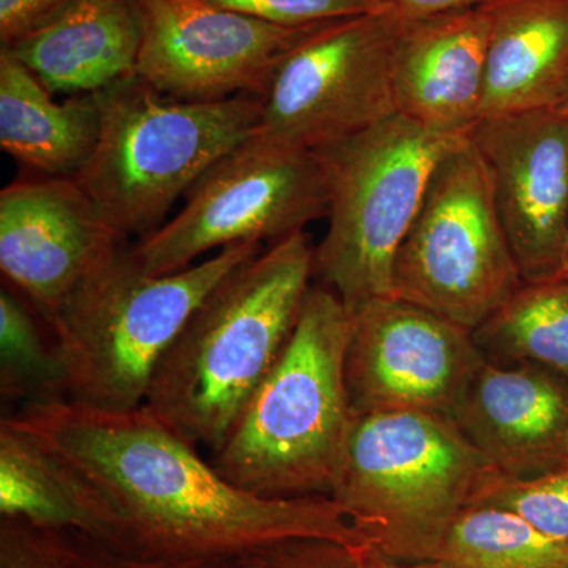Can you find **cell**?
<instances>
[{"label":"cell","mask_w":568,"mask_h":568,"mask_svg":"<svg viewBox=\"0 0 568 568\" xmlns=\"http://www.w3.org/2000/svg\"><path fill=\"white\" fill-rule=\"evenodd\" d=\"M491 21L484 3L420 20H399L394 50L398 114L448 138L481 119Z\"/></svg>","instance_id":"2e32d148"},{"label":"cell","mask_w":568,"mask_h":568,"mask_svg":"<svg viewBox=\"0 0 568 568\" xmlns=\"http://www.w3.org/2000/svg\"><path fill=\"white\" fill-rule=\"evenodd\" d=\"M95 97L99 140L73 178L125 239L159 230L175 201L263 119L260 97L179 100L138 74Z\"/></svg>","instance_id":"5b68a950"},{"label":"cell","mask_w":568,"mask_h":568,"mask_svg":"<svg viewBox=\"0 0 568 568\" xmlns=\"http://www.w3.org/2000/svg\"><path fill=\"white\" fill-rule=\"evenodd\" d=\"M312 276L315 246L305 231L235 267L164 354L142 407L215 452L286 346Z\"/></svg>","instance_id":"7a4b0ae2"},{"label":"cell","mask_w":568,"mask_h":568,"mask_svg":"<svg viewBox=\"0 0 568 568\" xmlns=\"http://www.w3.org/2000/svg\"><path fill=\"white\" fill-rule=\"evenodd\" d=\"M328 190L316 151L256 132L213 164L171 222L130 246L149 275H170L215 248L280 241L327 216Z\"/></svg>","instance_id":"9c48e42d"},{"label":"cell","mask_w":568,"mask_h":568,"mask_svg":"<svg viewBox=\"0 0 568 568\" xmlns=\"http://www.w3.org/2000/svg\"><path fill=\"white\" fill-rule=\"evenodd\" d=\"M351 328L345 302L323 284L310 286L282 354L212 452L224 480L265 499L331 497L354 422Z\"/></svg>","instance_id":"3957f363"},{"label":"cell","mask_w":568,"mask_h":568,"mask_svg":"<svg viewBox=\"0 0 568 568\" xmlns=\"http://www.w3.org/2000/svg\"><path fill=\"white\" fill-rule=\"evenodd\" d=\"M484 0H383L387 13L403 21L420 20L477 6Z\"/></svg>","instance_id":"f546056e"},{"label":"cell","mask_w":568,"mask_h":568,"mask_svg":"<svg viewBox=\"0 0 568 568\" xmlns=\"http://www.w3.org/2000/svg\"><path fill=\"white\" fill-rule=\"evenodd\" d=\"M489 29L481 118L558 108L568 93V0H484Z\"/></svg>","instance_id":"ac0fdd59"},{"label":"cell","mask_w":568,"mask_h":568,"mask_svg":"<svg viewBox=\"0 0 568 568\" xmlns=\"http://www.w3.org/2000/svg\"><path fill=\"white\" fill-rule=\"evenodd\" d=\"M398 28L383 11L310 32L272 74L257 132L316 151L392 118Z\"/></svg>","instance_id":"30bf717a"},{"label":"cell","mask_w":568,"mask_h":568,"mask_svg":"<svg viewBox=\"0 0 568 568\" xmlns=\"http://www.w3.org/2000/svg\"><path fill=\"white\" fill-rule=\"evenodd\" d=\"M564 274L568 275V233H567L566 253H564Z\"/></svg>","instance_id":"4dcf8cb0"},{"label":"cell","mask_w":568,"mask_h":568,"mask_svg":"<svg viewBox=\"0 0 568 568\" xmlns=\"http://www.w3.org/2000/svg\"><path fill=\"white\" fill-rule=\"evenodd\" d=\"M224 7L280 26H313L325 22L383 13V0H209Z\"/></svg>","instance_id":"484cf974"},{"label":"cell","mask_w":568,"mask_h":568,"mask_svg":"<svg viewBox=\"0 0 568 568\" xmlns=\"http://www.w3.org/2000/svg\"><path fill=\"white\" fill-rule=\"evenodd\" d=\"M523 284L469 134L437 164L396 253L392 295L476 331Z\"/></svg>","instance_id":"ba28073f"},{"label":"cell","mask_w":568,"mask_h":568,"mask_svg":"<svg viewBox=\"0 0 568 568\" xmlns=\"http://www.w3.org/2000/svg\"><path fill=\"white\" fill-rule=\"evenodd\" d=\"M0 568H78L65 529L0 518Z\"/></svg>","instance_id":"4316f807"},{"label":"cell","mask_w":568,"mask_h":568,"mask_svg":"<svg viewBox=\"0 0 568 568\" xmlns=\"http://www.w3.org/2000/svg\"><path fill=\"white\" fill-rule=\"evenodd\" d=\"M435 562L446 568H568V544L515 511L476 503L454 519Z\"/></svg>","instance_id":"7402d4cb"},{"label":"cell","mask_w":568,"mask_h":568,"mask_svg":"<svg viewBox=\"0 0 568 568\" xmlns=\"http://www.w3.org/2000/svg\"><path fill=\"white\" fill-rule=\"evenodd\" d=\"M454 420L511 480L568 465V381L541 366L485 362Z\"/></svg>","instance_id":"9a60e30c"},{"label":"cell","mask_w":568,"mask_h":568,"mask_svg":"<svg viewBox=\"0 0 568 568\" xmlns=\"http://www.w3.org/2000/svg\"><path fill=\"white\" fill-rule=\"evenodd\" d=\"M261 242L222 248L170 275H149L123 245L93 271L51 321L63 398L103 410L142 407L156 366L194 310Z\"/></svg>","instance_id":"277c9868"},{"label":"cell","mask_w":568,"mask_h":568,"mask_svg":"<svg viewBox=\"0 0 568 568\" xmlns=\"http://www.w3.org/2000/svg\"><path fill=\"white\" fill-rule=\"evenodd\" d=\"M140 0H74L3 51L51 93L88 95L136 74Z\"/></svg>","instance_id":"e0dca14e"},{"label":"cell","mask_w":568,"mask_h":568,"mask_svg":"<svg viewBox=\"0 0 568 568\" xmlns=\"http://www.w3.org/2000/svg\"><path fill=\"white\" fill-rule=\"evenodd\" d=\"M469 140L491 181L497 215L523 282L564 274L568 233V112L487 115Z\"/></svg>","instance_id":"4fadbf2b"},{"label":"cell","mask_w":568,"mask_h":568,"mask_svg":"<svg viewBox=\"0 0 568 568\" xmlns=\"http://www.w3.org/2000/svg\"><path fill=\"white\" fill-rule=\"evenodd\" d=\"M84 481L102 544L151 560L239 559L284 538L369 544L331 497L265 499L224 480L197 447L144 407L58 399L7 417Z\"/></svg>","instance_id":"6da1fadb"},{"label":"cell","mask_w":568,"mask_h":568,"mask_svg":"<svg viewBox=\"0 0 568 568\" xmlns=\"http://www.w3.org/2000/svg\"><path fill=\"white\" fill-rule=\"evenodd\" d=\"M237 568H446L437 562L392 558L373 544L331 538H284L246 552Z\"/></svg>","instance_id":"cb8c5ba5"},{"label":"cell","mask_w":568,"mask_h":568,"mask_svg":"<svg viewBox=\"0 0 568 568\" xmlns=\"http://www.w3.org/2000/svg\"><path fill=\"white\" fill-rule=\"evenodd\" d=\"M351 313L345 375L354 417L414 410L455 418L487 362L473 331L395 295Z\"/></svg>","instance_id":"8fae6325"},{"label":"cell","mask_w":568,"mask_h":568,"mask_svg":"<svg viewBox=\"0 0 568 568\" xmlns=\"http://www.w3.org/2000/svg\"><path fill=\"white\" fill-rule=\"evenodd\" d=\"M0 390L33 403L63 398L62 369L54 345L48 347L20 298L0 291Z\"/></svg>","instance_id":"603a6c76"},{"label":"cell","mask_w":568,"mask_h":568,"mask_svg":"<svg viewBox=\"0 0 568 568\" xmlns=\"http://www.w3.org/2000/svg\"><path fill=\"white\" fill-rule=\"evenodd\" d=\"M125 244L74 178L37 174L0 192V268L48 324Z\"/></svg>","instance_id":"5bb4252c"},{"label":"cell","mask_w":568,"mask_h":568,"mask_svg":"<svg viewBox=\"0 0 568 568\" xmlns=\"http://www.w3.org/2000/svg\"><path fill=\"white\" fill-rule=\"evenodd\" d=\"M500 477L454 418L386 410L354 417L331 499L381 551L435 562L459 511Z\"/></svg>","instance_id":"8992f818"},{"label":"cell","mask_w":568,"mask_h":568,"mask_svg":"<svg viewBox=\"0 0 568 568\" xmlns=\"http://www.w3.org/2000/svg\"><path fill=\"white\" fill-rule=\"evenodd\" d=\"M31 70L0 50V148L39 175L73 178L100 133L95 93L52 99Z\"/></svg>","instance_id":"d6986e66"},{"label":"cell","mask_w":568,"mask_h":568,"mask_svg":"<svg viewBox=\"0 0 568 568\" xmlns=\"http://www.w3.org/2000/svg\"><path fill=\"white\" fill-rule=\"evenodd\" d=\"M477 503L515 511L541 532L568 544V465L528 480L500 477Z\"/></svg>","instance_id":"d4e9b609"},{"label":"cell","mask_w":568,"mask_h":568,"mask_svg":"<svg viewBox=\"0 0 568 568\" xmlns=\"http://www.w3.org/2000/svg\"><path fill=\"white\" fill-rule=\"evenodd\" d=\"M473 336L493 364H532L568 381V275L523 282Z\"/></svg>","instance_id":"44dd1931"},{"label":"cell","mask_w":568,"mask_h":568,"mask_svg":"<svg viewBox=\"0 0 568 568\" xmlns=\"http://www.w3.org/2000/svg\"><path fill=\"white\" fill-rule=\"evenodd\" d=\"M78 568H237V559L151 560L122 555L80 530L65 529Z\"/></svg>","instance_id":"83f0119b"},{"label":"cell","mask_w":568,"mask_h":568,"mask_svg":"<svg viewBox=\"0 0 568 568\" xmlns=\"http://www.w3.org/2000/svg\"><path fill=\"white\" fill-rule=\"evenodd\" d=\"M559 110L568 112V93L566 95V99H564V102L559 104Z\"/></svg>","instance_id":"1f68e13d"},{"label":"cell","mask_w":568,"mask_h":568,"mask_svg":"<svg viewBox=\"0 0 568 568\" xmlns=\"http://www.w3.org/2000/svg\"><path fill=\"white\" fill-rule=\"evenodd\" d=\"M465 138L428 132L396 112L364 132L316 149L327 179L328 227L315 246V276L351 312L392 295L396 253L432 175Z\"/></svg>","instance_id":"52a82bcc"},{"label":"cell","mask_w":568,"mask_h":568,"mask_svg":"<svg viewBox=\"0 0 568 568\" xmlns=\"http://www.w3.org/2000/svg\"><path fill=\"white\" fill-rule=\"evenodd\" d=\"M0 515L103 540L99 508L84 481L9 418L0 424Z\"/></svg>","instance_id":"ffe728a7"},{"label":"cell","mask_w":568,"mask_h":568,"mask_svg":"<svg viewBox=\"0 0 568 568\" xmlns=\"http://www.w3.org/2000/svg\"><path fill=\"white\" fill-rule=\"evenodd\" d=\"M71 2L74 0H0V43L9 47Z\"/></svg>","instance_id":"f1b7e54d"},{"label":"cell","mask_w":568,"mask_h":568,"mask_svg":"<svg viewBox=\"0 0 568 568\" xmlns=\"http://www.w3.org/2000/svg\"><path fill=\"white\" fill-rule=\"evenodd\" d=\"M136 74L179 100L263 97L280 61L321 24L280 26L209 0H140Z\"/></svg>","instance_id":"7c38bea8"}]
</instances>
